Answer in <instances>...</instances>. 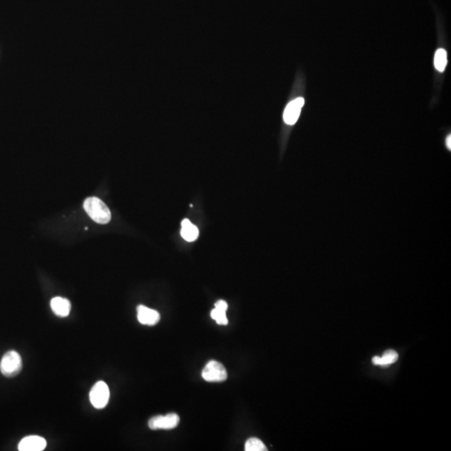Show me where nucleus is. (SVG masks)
I'll return each instance as SVG.
<instances>
[{
	"mask_svg": "<svg viewBox=\"0 0 451 451\" xmlns=\"http://www.w3.org/2000/svg\"><path fill=\"white\" fill-rule=\"evenodd\" d=\"M84 209L89 217L99 224H107L111 221V213L104 202L98 198H88L84 202Z\"/></svg>",
	"mask_w": 451,
	"mask_h": 451,
	"instance_id": "nucleus-1",
	"label": "nucleus"
},
{
	"mask_svg": "<svg viewBox=\"0 0 451 451\" xmlns=\"http://www.w3.org/2000/svg\"><path fill=\"white\" fill-rule=\"evenodd\" d=\"M23 363L20 355L15 351H9L3 356L0 363V371L3 375L13 378L20 373Z\"/></svg>",
	"mask_w": 451,
	"mask_h": 451,
	"instance_id": "nucleus-2",
	"label": "nucleus"
},
{
	"mask_svg": "<svg viewBox=\"0 0 451 451\" xmlns=\"http://www.w3.org/2000/svg\"><path fill=\"white\" fill-rule=\"evenodd\" d=\"M110 399V390L104 381H99L89 392V400L95 409H104Z\"/></svg>",
	"mask_w": 451,
	"mask_h": 451,
	"instance_id": "nucleus-3",
	"label": "nucleus"
},
{
	"mask_svg": "<svg viewBox=\"0 0 451 451\" xmlns=\"http://www.w3.org/2000/svg\"><path fill=\"white\" fill-rule=\"evenodd\" d=\"M202 375L207 382H222L228 378V372L221 363L212 360L206 365Z\"/></svg>",
	"mask_w": 451,
	"mask_h": 451,
	"instance_id": "nucleus-4",
	"label": "nucleus"
},
{
	"mask_svg": "<svg viewBox=\"0 0 451 451\" xmlns=\"http://www.w3.org/2000/svg\"><path fill=\"white\" fill-rule=\"evenodd\" d=\"M180 423V418L176 413H168L167 415H158L150 418L148 426L151 430H172Z\"/></svg>",
	"mask_w": 451,
	"mask_h": 451,
	"instance_id": "nucleus-5",
	"label": "nucleus"
},
{
	"mask_svg": "<svg viewBox=\"0 0 451 451\" xmlns=\"http://www.w3.org/2000/svg\"><path fill=\"white\" fill-rule=\"evenodd\" d=\"M304 105V99L302 97L297 98L296 100L291 101L287 105L283 113V120L288 125H294L299 120L301 110Z\"/></svg>",
	"mask_w": 451,
	"mask_h": 451,
	"instance_id": "nucleus-6",
	"label": "nucleus"
},
{
	"mask_svg": "<svg viewBox=\"0 0 451 451\" xmlns=\"http://www.w3.org/2000/svg\"><path fill=\"white\" fill-rule=\"evenodd\" d=\"M47 445L46 440L38 435H29L21 439L18 449L19 451H42Z\"/></svg>",
	"mask_w": 451,
	"mask_h": 451,
	"instance_id": "nucleus-7",
	"label": "nucleus"
},
{
	"mask_svg": "<svg viewBox=\"0 0 451 451\" xmlns=\"http://www.w3.org/2000/svg\"><path fill=\"white\" fill-rule=\"evenodd\" d=\"M137 318L141 325L154 326L160 321V316L157 311L140 305L137 307Z\"/></svg>",
	"mask_w": 451,
	"mask_h": 451,
	"instance_id": "nucleus-8",
	"label": "nucleus"
},
{
	"mask_svg": "<svg viewBox=\"0 0 451 451\" xmlns=\"http://www.w3.org/2000/svg\"><path fill=\"white\" fill-rule=\"evenodd\" d=\"M50 307L54 314L59 317H67L71 310V303L68 299L56 297L50 302Z\"/></svg>",
	"mask_w": 451,
	"mask_h": 451,
	"instance_id": "nucleus-9",
	"label": "nucleus"
},
{
	"mask_svg": "<svg viewBox=\"0 0 451 451\" xmlns=\"http://www.w3.org/2000/svg\"><path fill=\"white\" fill-rule=\"evenodd\" d=\"M399 359L398 352L393 349H389L383 352V356H374L372 359V363L376 366L388 367L395 364Z\"/></svg>",
	"mask_w": 451,
	"mask_h": 451,
	"instance_id": "nucleus-10",
	"label": "nucleus"
},
{
	"mask_svg": "<svg viewBox=\"0 0 451 451\" xmlns=\"http://www.w3.org/2000/svg\"><path fill=\"white\" fill-rule=\"evenodd\" d=\"M181 235L186 242H194L198 239L199 230L188 219H184L181 222Z\"/></svg>",
	"mask_w": 451,
	"mask_h": 451,
	"instance_id": "nucleus-11",
	"label": "nucleus"
},
{
	"mask_svg": "<svg viewBox=\"0 0 451 451\" xmlns=\"http://www.w3.org/2000/svg\"><path fill=\"white\" fill-rule=\"evenodd\" d=\"M435 66L439 72H443L447 65V53L444 49H439L435 55Z\"/></svg>",
	"mask_w": 451,
	"mask_h": 451,
	"instance_id": "nucleus-12",
	"label": "nucleus"
},
{
	"mask_svg": "<svg viewBox=\"0 0 451 451\" xmlns=\"http://www.w3.org/2000/svg\"><path fill=\"white\" fill-rule=\"evenodd\" d=\"M267 449H268L263 441L256 438H251L245 444L246 451H265Z\"/></svg>",
	"mask_w": 451,
	"mask_h": 451,
	"instance_id": "nucleus-13",
	"label": "nucleus"
},
{
	"mask_svg": "<svg viewBox=\"0 0 451 451\" xmlns=\"http://www.w3.org/2000/svg\"><path fill=\"white\" fill-rule=\"evenodd\" d=\"M227 311L222 310L220 308H215L211 312V317L214 320H216L217 325H228V320L226 315Z\"/></svg>",
	"mask_w": 451,
	"mask_h": 451,
	"instance_id": "nucleus-14",
	"label": "nucleus"
},
{
	"mask_svg": "<svg viewBox=\"0 0 451 451\" xmlns=\"http://www.w3.org/2000/svg\"><path fill=\"white\" fill-rule=\"evenodd\" d=\"M215 308H220L222 310H228V305L227 302L224 300H219L215 303Z\"/></svg>",
	"mask_w": 451,
	"mask_h": 451,
	"instance_id": "nucleus-15",
	"label": "nucleus"
},
{
	"mask_svg": "<svg viewBox=\"0 0 451 451\" xmlns=\"http://www.w3.org/2000/svg\"><path fill=\"white\" fill-rule=\"evenodd\" d=\"M446 146L450 150L451 149V137L449 136V137H447L446 139Z\"/></svg>",
	"mask_w": 451,
	"mask_h": 451,
	"instance_id": "nucleus-16",
	"label": "nucleus"
}]
</instances>
